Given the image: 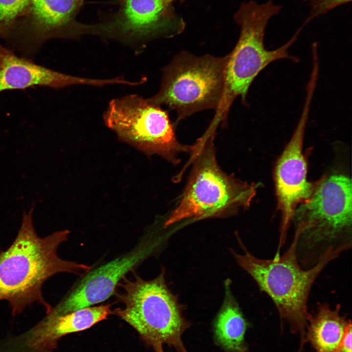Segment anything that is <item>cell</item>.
Segmentation results:
<instances>
[{
  "instance_id": "1",
  "label": "cell",
  "mask_w": 352,
  "mask_h": 352,
  "mask_svg": "<svg viewBox=\"0 0 352 352\" xmlns=\"http://www.w3.org/2000/svg\"><path fill=\"white\" fill-rule=\"evenodd\" d=\"M33 209L23 212L15 240L0 252V301L8 302L13 316L34 303L42 305L48 313L52 307L43 296L44 283L59 273L82 275L93 267L60 258L58 248L67 241L70 231H57L40 237L33 224Z\"/></svg>"
},
{
  "instance_id": "2",
  "label": "cell",
  "mask_w": 352,
  "mask_h": 352,
  "mask_svg": "<svg viewBox=\"0 0 352 352\" xmlns=\"http://www.w3.org/2000/svg\"><path fill=\"white\" fill-rule=\"evenodd\" d=\"M292 222L298 233L297 255L308 269L328 255L341 254L352 242L351 179L341 174L325 176L310 197L295 210Z\"/></svg>"
},
{
  "instance_id": "3",
  "label": "cell",
  "mask_w": 352,
  "mask_h": 352,
  "mask_svg": "<svg viewBox=\"0 0 352 352\" xmlns=\"http://www.w3.org/2000/svg\"><path fill=\"white\" fill-rule=\"evenodd\" d=\"M298 239V233L295 231L286 251L270 259L253 255L241 241L244 254L231 251L237 263L252 277L260 290L271 299L281 318L289 324L291 331L299 334L301 352L306 343L309 315L308 301L311 289L326 266L341 254H331L311 267L303 268L297 258Z\"/></svg>"
},
{
  "instance_id": "4",
  "label": "cell",
  "mask_w": 352,
  "mask_h": 352,
  "mask_svg": "<svg viewBox=\"0 0 352 352\" xmlns=\"http://www.w3.org/2000/svg\"><path fill=\"white\" fill-rule=\"evenodd\" d=\"M215 132L207 131L193 145L192 172L177 207L165 227L183 219L202 220L232 215L248 208L260 183H249L228 175L219 166Z\"/></svg>"
},
{
  "instance_id": "5",
  "label": "cell",
  "mask_w": 352,
  "mask_h": 352,
  "mask_svg": "<svg viewBox=\"0 0 352 352\" xmlns=\"http://www.w3.org/2000/svg\"><path fill=\"white\" fill-rule=\"evenodd\" d=\"M281 8L280 5L272 0L262 3L251 1L243 3L237 12L235 19L241 26V33L236 45L229 54L224 91L220 105L213 119L215 122H224L238 96H241L245 101L251 83L269 64L283 59L298 61L297 58L289 54L288 50L297 39L301 28L279 48L269 50L264 45L266 26Z\"/></svg>"
},
{
  "instance_id": "6",
  "label": "cell",
  "mask_w": 352,
  "mask_h": 352,
  "mask_svg": "<svg viewBox=\"0 0 352 352\" xmlns=\"http://www.w3.org/2000/svg\"><path fill=\"white\" fill-rule=\"evenodd\" d=\"M164 271L155 279L146 281L136 274L133 279L123 278L114 294L122 308L112 311L132 326L156 352L163 344L173 346L178 352H187L181 335L190 324L182 315V308L168 288Z\"/></svg>"
},
{
  "instance_id": "7",
  "label": "cell",
  "mask_w": 352,
  "mask_h": 352,
  "mask_svg": "<svg viewBox=\"0 0 352 352\" xmlns=\"http://www.w3.org/2000/svg\"><path fill=\"white\" fill-rule=\"evenodd\" d=\"M229 54L197 57L183 51L165 66L159 91L149 100L174 110L179 121L198 111L217 110L224 91Z\"/></svg>"
},
{
  "instance_id": "8",
  "label": "cell",
  "mask_w": 352,
  "mask_h": 352,
  "mask_svg": "<svg viewBox=\"0 0 352 352\" xmlns=\"http://www.w3.org/2000/svg\"><path fill=\"white\" fill-rule=\"evenodd\" d=\"M105 125L121 139L149 154H156L177 164L181 153H191L193 145L176 139L167 112L137 94L111 100L103 114Z\"/></svg>"
},
{
  "instance_id": "9",
  "label": "cell",
  "mask_w": 352,
  "mask_h": 352,
  "mask_svg": "<svg viewBox=\"0 0 352 352\" xmlns=\"http://www.w3.org/2000/svg\"><path fill=\"white\" fill-rule=\"evenodd\" d=\"M169 5L167 0H121L117 11L107 20L84 23V36L116 41L141 52L151 40L181 31V25L169 15Z\"/></svg>"
},
{
  "instance_id": "10",
  "label": "cell",
  "mask_w": 352,
  "mask_h": 352,
  "mask_svg": "<svg viewBox=\"0 0 352 352\" xmlns=\"http://www.w3.org/2000/svg\"><path fill=\"white\" fill-rule=\"evenodd\" d=\"M85 0H32L4 39L8 48L31 59L46 42L78 40L82 23L76 17Z\"/></svg>"
},
{
  "instance_id": "11",
  "label": "cell",
  "mask_w": 352,
  "mask_h": 352,
  "mask_svg": "<svg viewBox=\"0 0 352 352\" xmlns=\"http://www.w3.org/2000/svg\"><path fill=\"white\" fill-rule=\"evenodd\" d=\"M314 92L306 88L305 103L297 126L279 158L274 170V181L278 208L281 214L278 248L284 245L296 207L312 195L315 184L307 179V164L303 154L305 129Z\"/></svg>"
},
{
  "instance_id": "12",
  "label": "cell",
  "mask_w": 352,
  "mask_h": 352,
  "mask_svg": "<svg viewBox=\"0 0 352 352\" xmlns=\"http://www.w3.org/2000/svg\"><path fill=\"white\" fill-rule=\"evenodd\" d=\"M155 243L141 239L130 251L85 274L50 312L63 315L101 303L114 294L118 284L154 251Z\"/></svg>"
},
{
  "instance_id": "13",
  "label": "cell",
  "mask_w": 352,
  "mask_h": 352,
  "mask_svg": "<svg viewBox=\"0 0 352 352\" xmlns=\"http://www.w3.org/2000/svg\"><path fill=\"white\" fill-rule=\"evenodd\" d=\"M110 84L109 78L74 76L37 64L30 59L17 56L0 44V93L37 86L59 89L77 85L103 87Z\"/></svg>"
},
{
  "instance_id": "14",
  "label": "cell",
  "mask_w": 352,
  "mask_h": 352,
  "mask_svg": "<svg viewBox=\"0 0 352 352\" xmlns=\"http://www.w3.org/2000/svg\"><path fill=\"white\" fill-rule=\"evenodd\" d=\"M111 305L80 308L63 315L50 312L26 332L16 336L18 352H52L58 340L69 333L88 329L112 314Z\"/></svg>"
},
{
  "instance_id": "15",
  "label": "cell",
  "mask_w": 352,
  "mask_h": 352,
  "mask_svg": "<svg viewBox=\"0 0 352 352\" xmlns=\"http://www.w3.org/2000/svg\"><path fill=\"white\" fill-rule=\"evenodd\" d=\"M340 306L332 308L326 303H318L313 314L309 313L306 342L310 343L315 352H338L351 320L340 313Z\"/></svg>"
},
{
  "instance_id": "16",
  "label": "cell",
  "mask_w": 352,
  "mask_h": 352,
  "mask_svg": "<svg viewBox=\"0 0 352 352\" xmlns=\"http://www.w3.org/2000/svg\"><path fill=\"white\" fill-rule=\"evenodd\" d=\"M225 283L223 303L214 323L215 340L227 352H247V323L231 293L230 282L227 280Z\"/></svg>"
},
{
  "instance_id": "17",
  "label": "cell",
  "mask_w": 352,
  "mask_h": 352,
  "mask_svg": "<svg viewBox=\"0 0 352 352\" xmlns=\"http://www.w3.org/2000/svg\"><path fill=\"white\" fill-rule=\"evenodd\" d=\"M32 0H0V38L4 39Z\"/></svg>"
},
{
  "instance_id": "18",
  "label": "cell",
  "mask_w": 352,
  "mask_h": 352,
  "mask_svg": "<svg viewBox=\"0 0 352 352\" xmlns=\"http://www.w3.org/2000/svg\"><path fill=\"white\" fill-rule=\"evenodd\" d=\"M310 7V13L307 20H311L325 14L330 10L352 0H307Z\"/></svg>"
},
{
  "instance_id": "19",
  "label": "cell",
  "mask_w": 352,
  "mask_h": 352,
  "mask_svg": "<svg viewBox=\"0 0 352 352\" xmlns=\"http://www.w3.org/2000/svg\"><path fill=\"white\" fill-rule=\"evenodd\" d=\"M352 325L347 329L338 352H352Z\"/></svg>"
},
{
  "instance_id": "20",
  "label": "cell",
  "mask_w": 352,
  "mask_h": 352,
  "mask_svg": "<svg viewBox=\"0 0 352 352\" xmlns=\"http://www.w3.org/2000/svg\"><path fill=\"white\" fill-rule=\"evenodd\" d=\"M175 0H167L168 3L170 5L173 1Z\"/></svg>"
},
{
  "instance_id": "21",
  "label": "cell",
  "mask_w": 352,
  "mask_h": 352,
  "mask_svg": "<svg viewBox=\"0 0 352 352\" xmlns=\"http://www.w3.org/2000/svg\"><path fill=\"white\" fill-rule=\"evenodd\" d=\"M163 352V351H161V352Z\"/></svg>"
}]
</instances>
